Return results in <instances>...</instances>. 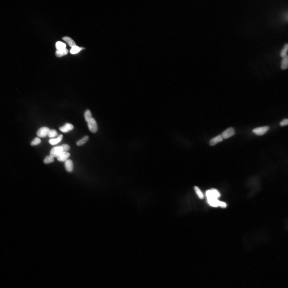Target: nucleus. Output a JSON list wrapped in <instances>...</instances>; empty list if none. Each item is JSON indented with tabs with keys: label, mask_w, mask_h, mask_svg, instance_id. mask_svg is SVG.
Returning a JSON list of instances; mask_svg holds the SVG:
<instances>
[{
	"label": "nucleus",
	"mask_w": 288,
	"mask_h": 288,
	"mask_svg": "<svg viewBox=\"0 0 288 288\" xmlns=\"http://www.w3.org/2000/svg\"><path fill=\"white\" fill-rule=\"evenodd\" d=\"M207 200L208 203L211 206L214 207H217L218 206V202L219 200L217 199H207Z\"/></svg>",
	"instance_id": "nucleus-19"
},
{
	"label": "nucleus",
	"mask_w": 288,
	"mask_h": 288,
	"mask_svg": "<svg viewBox=\"0 0 288 288\" xmlns=\"http://www.w3.org/2000/svg\"><path fill=\"white\" fill-rule=\"evenodd\" d=\"M62 39L71 48L76 46L75 42L70 37L66 36L62 38Z\"/></svg>",
	"instance_id": "nucleus-12"
},
{
	"label": "nucleus",
	"mask_w": 288,
	"mask_h": 288,
	"mask_svg": "<svg viewBox=\"0 0 288 288\" xmlns=\"http://www.w3.org/2000/svg\"><path fill=\"white\" fill-rule=\"evenodd\" d=\"M63 152V149L60 146L55 147L51 149L50 155L53 157H57Z\"/></svg>",
	"instance_id": "nucleus-5"
},
{
	"label": "nucleus",
	"mask_w": 288,
	"mask_h": 288,
	"mask_svg": "<svg viewBox=\"0 0 288 288\" xmlns=\"http://www.w3.org/2000/svg\"><path fill=\"white\" fill-rule=\"evenodd\" d=\"M91 113L90 111L88 109L84 113V117L85 120L86 122H88L92 118Z\"/></svg>",
	"instance_id": "nucleus-20"
},
{
	"label": "nucleus",
	"mask_w": 288,
	"mask_h": 288,
	"mask_svg": "<svg viewBox=\"0 0 288 288\" xmlns=\"http://www.w3.org/2000/svg\"><path fill=\"white\" fill-rule=\"evenodd\" d=\"M68 52V51L66 48L59 50H56L55 52V55L57 57H60L67 54Z\"/></svg>",
	"instance_id": "nucleus-13"
},
{
	"label": "nucleus",
	"mask_w": 288,
	"mask_h": 288,
	"mask_svg": "<svg viewBox=\"0 0 288 288\" xmlns=\"http://www.w3.org/2000/svg\"><path fill=\"white\" fill-rule=\"evenodd\" d=\"M235 134V131L234 128L231 127L224 131L221 134L223 138L226 139L233 136Z\"/></svg>",
	"instance_id": "nucleus-4"
},
{
	"label": "nucleus",
	"mask_w": 288,
	"mask_h": 288,
	"mask_svg": "<svg viewBox=\"0 0 288 288\" xmlns=\"http://www.w3.org/2000/svg\"><path fill=\"white\" fill-rule=\"evenodd\" d=\"M57 50H59L66 48V44L60 41L57 42L55 45Z\"/></svg>",
	"instance_id": "nucleus-17"
},
{
	"label": "nucleus",
	"mask_w": 288,
	"mask_h": 288,
	"mask_svg": "<svg viewBox=\"0 0 288 288\" xmlns=\"http://www.w3.org/2000/svg\"><path fill=\"white\" fill-rule=\"evenodd\" d=\"M63 149V152H67L69 151L70 149L69 146L67 144H63L61 145L60 146Z\"/></svg>",
	"instance_id": "nucleus-25"
},
{
	"label": "nucleus",
	"mask_w": 288,
	"mask_h": 288,
	"mask_svg": "<svg viewBox=\"0 0 288 288\" xmlns=\"http://www.w3.org/2000/svg\"><path fill=\"white\" fill-rule=\"evenodd\" d=\"M206 195L207 199H217L220 196V194L217 190L213 189L207 191Z\"/></svg>",
	"instance_id": "nucleus-1"
},
{
	"label": "nucleus",
	"mask_w": 288,
	"mask_h": 288,
	"mask_svg": "<svg viewBox=\"0 0 288 288\" xmlns=\"http://www.w3.org/2000/svg\"><path fill=\"white\" fill-rule=\"evenodd\" d=\"M50 129L48 127H43L41 128L37 132V135L39 137L44 138L47 136Z\"/></svg>",
	"instance_id": "nucleus-6"
},
{
	"label": "nucleus",
	"mask_w": 288,
	"mask_h": 288,
	"mask_svg": "<svg viewBox=\"0 0 288 288\" xmlns=\"http://www.w3.org/2000/svg\"><path fill=\"white\" fill-rule=\"evenodd\" d=\"M41 142V140L39 137H36L31 142L30 145L32 146L37 145L40 144Z\"/></svg>",
	"instance_id": "nucleus-24"
},
{
	"label": "nucleus",
	"mask_w": 288,
	"mask_h": 288,
	"mask_svg": "<svg viewBox=\"0 0 288 288\" xmlns=\"http://www.w3.org/2000/svg\"><path fill=\"white\" fill-rule=\"evenodd\" d=\"M74 128V126L73 125L70 123H67L63 126L60 127L59 129L62 132L65 133L72 130Z\"/></svg>",
	"instance_id": "nucleus-7"
},
{
	"label": "nucleus",
	"mask_w": 288,
	"mask_h": 288,
	"mask_svg": "<svg viewBox=\"0 0 288 288\" xmlns=\"http://www.w3.org/2000/svg\"><path fill=\"white\" fill-rule=\"evenodd\" d=\"M223 139L221 134H219L211 140L210 141V145L211 146H213L222 141Z\"/></svg>",
	"instance_id": "nucleus-9"
},
{
	"label": "nucleus",
	"mask_w": 288,
	"mask_h": 288,
	"mask_svg": "<svg viewBox=\"0 0 288 288\" xmlns=\"http://www.w3.org/2000/svg\"><path fill=\"white\" fill-rule=\"evenodd\" d=\"M63 136V135L60 134L57 138L52 139L50 140L49 142L50 144L52 145L56 144L61 141Z\"/></svg>",
	"instance_id": "nucleus-14"
},
{
	"label": "nucleus",
	"mask_w": 288,
	"mask_h": 288,
	"mask_svg": "<svg viewBox=\"0 0 288 288\" xmlns=\"http://www.w3.org/2000/svg\"><path fill=\"white\" fill-rule=\"evenodd\" d=\"M195 189L197 195L200 199H203L204 198V195L203 193L199 189L198 187L197 186H195Z\"/></svg>",
	"instance_id": "nucleus-23"
},
{
	"label": "nucleus",
	"mask_w": 288,
	"mask_h": 288,
	"mask_svg": "<svg viewBox=\"0 0 288 288\" xmlns=\"http://www.w3.org/2000/svg\"><path fill=\"white\" fill-rule=\"evenodd\" d=\"M58 133L56 130L54 129L50 130L48 136L50 138H52L57 136Z\"/></svg>",
	"instance_id": "nucleus-22"
},
{
	"label": "nucleus",
	"mask_w": 288,
	"mask_h": 288,
	"mask_svg": "<svg viewBox=\"0 0 288 288\" xmlns=\"http://www.w3.org/2000/svg\"><path fill=\"white\" fill-rule=\"evenodd\" d=\"M87 123L89 131L93 133H96L98 131V127L95 120L92 117L88 121Z\"/></svg>",
	"instance_id": "nucleus-2"
},
{
	"label": "nucleus",
	"mask_w": 288,
	"mask_h": 288,
	"mask_svg": "<svg viewBox=\"0 0 288 288\" xmlns=\"http://www.w3.org/2000/svg\"><path fill=\"white\" fill-rule=\"evenodd\" d=\"M218 206H219L223 208H225L227 207V204L226 203L224 202H220L219 201H218Z\"/></svg>",
	"instance_id": "nucleus-27"
},
{
	"label": "nucleus",
	"mask_w": 288,
	"mask_h": 288,
	"mask_svg": "<svg viewBox=\"0 0 288 288\" xmlns=\"http://www.w3.org/2000/svg\"><path fill=\"white\" fill-rule=\"evenodd\" d=\"M288 55L283 58L281 63V68L283 70H286L288 68Z\"/></svg>",
	"instance_id": "nucleus-11"
},
{
	"label": "nucleus",
	"mask_w": 288,
	"mask_h": 288,
	"mask_svg": "<svg viewBox=\"0 0 288 288\" xmlns=\"http://www.w3.org/2000/svg\"><path fill=\"white\" fill-rule=\"evenodd\" d=\"M288 120L287 119H284L280 123L281 126L284 127L288 125Z\"/></svg>",
	"instance_id": "nucleus-26"
},
{
	"label": "nucleus",
	"mask_w": 288,
	"mask_h": 288,
	"mask_svg": "<svg viewBox=\"0 0 288 288\" xmlns=\"http://www.w3.org/2000/svg\"><path fill=\"white\" fill-rule=\"evenodd\" d=\"M89 139L88 136H85L76 142V144L78 146H81L86 143L88 141Z\"/></svg>",
	"instance_id": "nucleus-16"
},
{
	"label": "nucleus",
	"mask_w": 288,
	"mask_h": 288,
	"mask_svg": "<svg viewBox=\"0 0 288 288\" xmlns=\"http://www.w3.org/2000/svg\"><path fill=\"white\" fill-rule=\"evenodd\" d=\"M65 166L66 169L67 171L69 172L72 171L73 170V163L71 159H67L65 161Z\"/></svg>",
	"instance_id": "nucleus-10"
},
{
	"label": "nucleus",
	"mask_w": 288,
	"mask_h": 288,
	"mask_svg": "<svg viewBox=\"0 0 288 288\" xmlns=\"http://www.w3.org/2000/svg\"><path fill=\"white\" fill-rule=\"evenodd\" d=\"M54 161V158L50 155L47 156L44 159V162L45 164H48Z\"/></svg>",
	"instance_id": "nucleus-21"
},
{
	"label": "nucleus",
	"mask_w": 288,
	"mask_h": 288,
	"mask_svg": "<svg viewBox=\"0 0 288 288\" xmlns=\"http://www.w3.org/2000/svg\"><path fill=\"white\" fill-rule=\"evenodd\" d=\"M83 48L75 46L72 47L70 50V53L72 54H77L81 51Z\"/></svg>",
	"instance_id": "nucleus-18"
},
{
	"label": "nucleus",
	"mask_w": 288,
	"mask_h": 288,
	"mask_svg": "<svg viewBox=\"0 0 288 288\" xmlns=\"http://www.w3.org/2000/svg\"><path fill=\"white\" fill-rule=\"evenodd\" d=\"M70 154L67 152H62L57 157V160L60 162L65 161L70 157Z\"/></svg>",
	"instance_id": "nucleus-8"
},
{
	"label": "nucleus",
	"mask_w": 288,
	"mask_h": 288,
	"mask_svg": "<svg viewBox=\"0 0 288 288\" xmlns=\"http://www.w3.org/2000/svg\"><path fill=\"white\" fill-rule=\"evenodd\" d=\"M288 48V44L286 43L284 45V46L280 52V55L282 58L286 56L287 55V52Z\"/></svg>",
	"instance_id": "nucleus-15"
},
{
	"label": "nucleus",
	"mask_w": 288,
	"mask_h": 288,
	"mask_svg": "<svg viewBox=\"0 0 288 288\" xmlns=\"http://www.w3.org/2000/svg\"><path fill=\"white\" fill-rule=\"evenodd\" d=\"M269 129L268 126H264L256 128L253 130L252 131L258 136H262Z\"/></svg>",
	"instance_id": "nucleus-3"
}]
</instances>
